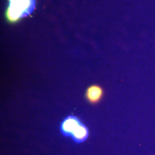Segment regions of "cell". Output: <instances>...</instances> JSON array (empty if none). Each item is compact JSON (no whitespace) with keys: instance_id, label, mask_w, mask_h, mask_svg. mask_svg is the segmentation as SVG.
I'll list each match as a JSON object with an SVG mask.
<instances>
[{"instance_id":"cell-3","label":"cell","mask_w":155,"mask_h":155,"mask_svg":"<svg viewBox=\"0 0 155 155\" xmlns=\"http://www.w3.org/2000/svg\"><path fill=\"white\" fill-rule=\"evenodd\" d=\"M104 95V90L97 84H93L86 89L85 98L91 104L98 103Z\"/></svg>"},{"instance_id":"cell-4","label":"cell","mask_w":155,"mask_h":155,"mask_svg":"<svg viewBox=\"0 0 155 155\" xmlns=\"http://www.w3.org/2000/svg\"><path fill=\"white\" fill-rule=\"evenodd\" d=\"M89 134L88 128L85 125L82 123L75 130V132L72 133L71 137L75 142L77 143H81L87 139Z\"/></svg>"},{"instance_id":"cell-2","label":"cell","mask_w":155,"mask_h":155,"mask_svg":"<svg viewBox=\"0 0 155 155\" xmlns=\"http://www.w3.org/2000/svg\"><path fill=\"white\" fill-rule=\"evenodd\" d=\"M82 124L80 120L74 116H69L62 121L61 125V131L65 136H71L72 133Z\"/></svg>"},{"instance_id":"cell-1","label":"cell","mask_w":155,"mask_h":155,"mask_svg":"<svg viewBox=\"0 0 155 155\" xmlns=\"http://www.w3.org/2000/svg\"><path fill=\"white\" fill-rule=\"evenodd\" d=\"M35 7V0H9L7 18L11 21H16L32 13Z\"/></svg>"}]
</instances>
